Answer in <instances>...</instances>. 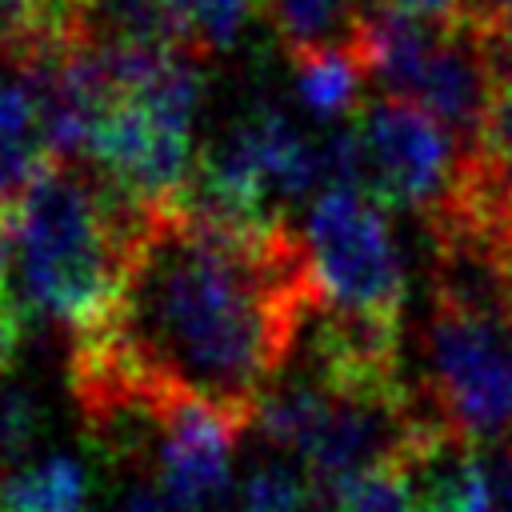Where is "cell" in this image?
<instances>
[{
    "mask_svg": "<svg viewBox=\"0 0 512 512\" xmlns=\"http://www.w3.org/2000/svg\"><path fill=\"white\" fill-rule=\"evenodd\" d=\"M504 8H512V0H472V20L492 16V12H504Z\"/></svg>",
    "mask_w": 512,
    "mask_h": 512,
    "instance_id": "cell-22",
    "label": "cell"
},
{
    "mask_svg": "<svg viewBox=\"0 0 512 512\" xmlns=\"http://www.w3.org/2000/svg\"><path fill=\"white\" fill-rule=\"evenodd\" d=\"M316 300L308 244L284 220L236 224L184 200L148 204L116 288L72 328L80 412L196 404L248 428Z\"/></svg>",
    "mask_w": 512,
    "mask_h": 512,
    "instance_id": "cell-1",
    "label": "cell"
},
{
    "mask_svg": "<svg viewBox=\"0 0 512 512\" xmlns=\"http://www.w3.org/2000/svg\"><path fill=\"white\" fill-rule=\"evenodd\" d=\"M488 464V492H492V512H512V448H496L484 456Z\"/></svg>",
    "mask_w": 512,
    "mask_h": 512,
    "instance_id": "cell-21",
    "label": "cell"
},
{
    "mask_svg": "<svg viewBox=\"0 0 512 512\" xmlns=\"http://www.w3.org/2000/svg\"><path fill=\"white\" fill-rule=\"evenodd\" d=\"M416 512H492L488 464L472 436L448 424H424L396 456Z\"/></svg>",
    "mask_w": 512,
    "mask_h": 512,
    "instance_id": "cell-8",
    "label": "cell"
},
{
    "mask_svg": "<svg viewBox=\"0 0 512 512\" xmlns=\"http://www.w3.org/2000/svg\"><path fill=\"white\" fill-rule=\"evenodd\" d=\"M240 428L196 404H168L152 452V480L196 512H216L232 496V440Z\"/></svg>",
    "mask_w": 512,
    "mask_h": 512,
    "instance_id": "cell-7",
    "label": "cell"
},
{
    "mask_svg": "<svg viewBox=\"0 0 512 512\" xmlns=\"http://www.w3.org/2000/svg\"><path fill=\"white\" fill-rule=\"evenodd\" d=\"M504 276H508V292H512V240L504 248Z\"/></svg>",
    "mask_w": 512,
    "mask_h": 512,
    "instance_id": "cell-23",
    "label": "cell"
},
{
    "mask_svg": "<svg viewBox=\"0 0 512 512\" xmlns=\"http://www.w3.org/2000/svg\"><path fill=\"white\" fill-rule=\"evenodd\" d=\"M308 496H312V488H308L304 472H292L280 460L252 468L244 476V484L232 492L236 508H244V512H304Z\"/></svg>",
    "mask_w": 512,
    "mask_h": 512,
    "instance_id": "cell-14",
    "label": "cell"
},
{
    "mask_svg": "<svg viewBox=\"0 0 512 512\" xmlns=\"http://www.w3.org/2000/svg\"><path fill=\"white\" fill-rule=\"evenodd\" d=\"M256 4H264V0H176L180 28H184V48L196 60L228 52L240 40Z\"/></svg>",
    "mask_w": 512,
    "mask_h": 512,
    "instance_id": "cell-13",
    "label": "cell"
},
{
    "mask_svg": "<svg viewBox=\"0 0 512 512\" xmlns=\"http://www.w3.org/2000/svg\"><path fill=\"white\" fill-rule=\"evenodd\" d=\"M336 512H416L396 464H380L336 492Z\"/></svg>",
    "mask_w": 512,
    "mask_h": 512,
    "instance_id": "cell-16",
    "label": "cell"
},
{
    "mask_svg": "<svg viewBox=\"0 0 512 512\" xmlns=\"http://www.w3.org/2000/svg\"><path fill=\"white\" fill-rule=\"evenodd\" d=\"M264 8L292 60L332 52L364 60L368 32L388 8V0H264Z\"/></svg>",
    "mask_w": 512,
    "mask_h": 512,
    "instance_id": "cell-9",
    "label": "cell"
},
{
    "mask_svg": "<svg viewBox=\"0 0 512 512\" xmlns=\"http://www.w3.org/2000/svg\"><path fill=\"white\" fill-rule=\"evenodd\" d=\"M304 244L320 304L376 324H400L404 260L384 204L356 184L328 188L312 200Z\"/></svg>",
    "mask_w": 512,
    "mask_h": 512,
    "instance_id": "cell-5",
    "label": "cell"
},
{
    "mask_svg": "<svg viewBox=\"0 0 512 512\" xmlns=\"http://www.w3.org/2000/svg\"><path fill=\"white\" fill-rule=\"evenodd\" d=\"M88 472L64 452L28 456L0 472V512H84Z\"/></svg>",
    "mask_w": 512,
    "mask_h": 512,
    "instance_id": "cell-11",
    "label": "cell"
},
{
    "mask_svg": "<svg viewBox=\"0 0 512 512\" xmlns=\"http://www.w3.org/2000/svg\"><path fill=\"white\" fill-rule=\"evenodd\" d=\"M392 12L420 16V20H468L472 0H388Z\"/></svg>",
    "mask_w": 512,
    "mask_h": 512,
    "instance_id": "cell-20",
    "label": "cell"
},
{
    "mask_svg": "<svg viewBox=\"0 0 512 512\" xmlns=\"http://www.w3.org/2000/svg\"><path fill=\"white\" fill-rule=\"evenodd\" d=\"M40 432H44L40 400L20 384L0 380V472L24 464L36 452Z\"/></svg>",
    "mask_w": 512,
    "mask_h": 512,
    "instance_id": "cell-15",
    "label": "cell"
},
{
    "mask_svg": "<svg viewBox=\"0 0 512 512\" xmlns=\"http://www.w3.org/2000/svg\"><path fill=\"white\" fill-rule=\"evenodd\" d=\"M364 60L368 80H376L384 96L412 100L436 116L464 148H476L496 100V84L480 56L472 16L420 20L384 8L368 32Z\"/></svg>",
    "mask_w": 512,
    "mask_h": 512,
    "instance_id": "cell-4",
    "label": "cell"
},
{
    "mask_svg": "<svg viewBox=\"0 0 512 512\" xmlns=\"http://www.w3.org/2000/svg\"><path fill=\"white\" fill-rule=\"evenodd\" d=\"M292 64H296V96L312 116L336 120V116H352L364 104L368 64L360 56L332 52V56H308Z\"/></svg>",
    "mask_w": 512,
    "mask_h": 512,
    "instance_id": "cell-12",
    "label": "cell"
},
{
    "mask_svg": "<svg viewBox=\"0 0 512 512\" xmlns=\"http://www.w3.org/2000/svg\"><path fill=\"white\" fill-rule=\"evenodd\" d=\"M472 28L496 92H512V8L472 20Z\"/></svg>",
    "mask_w": 512,
    "mask_h": 512,
    "instance_id": "cell-17",
    "label": "cell"
},
{
    "mask_svg": "<svg viewBox=\"0 0 512 512\" xmlns=\"http://www.w3.org/2000/svg\"><path fill=\"white\" fill-rule=\"evenodd\" d=\"M52 160H60L48 116L20 72L0 80V208H8Z\"/></svg>",
    "mask_w": 512,
    "mask_h": 512,
    "instance_id": "cell-10",
    "label": "cell"
},
{
    "mask_svg": "<svg viewBox=\"0 0 512 512\" xmlns=\"http://www.w3.org/2000/svg\"><path fill=\"white\" fill-rule=\"evenodd\" d=\"M476 148L488 152L492 160H500V164L512 172V92H496Z\"/></svg>",
    "mask_w": 512,
    "mask_h": 512,
    "instance_id": "cell-18",
    "label": "cell"
},
{
    "mask_svg": "<svg viewBox=\"0 0 512 512\" xmlns=\"http://www.w3.org/2000/svg\"><path fill=\"white\" fill-rule=\"evenodd\" d=\"M360 188L384 208H420L424 216L448 196L468 148L424 108L400 96H372L352 112Z\"/></svg>",
    "mask_w": 512,
    "mask_h": 512,
    "instance_id": "cell-6",
    "label": "cell"
},
{
    "mask_svg": "<svg viewBox=\"0 0 512 512\" xmlns=\"http://www.w3.org/2000/svg\"><path fill=\"white\" fill-rule=\"evenodd\" d=\"M144 212L92 160H52L0 208V312L24 336L88 320L116 288Z\"/></svg>",
    "mask_w": 512,
    "mask_h": 512,
    "instance_id": "cell-2",
    "label": "cell"
},
{
    "mask_svg": "<svg viewBox=\"0 0 512 512\" xmlns=\"http://www.w3.org/2000/svg\"><path fill=\"white\" fill-rule=\"evenodd\" d=\"M420 412L480 440L512 436V312L432 296L420 328Z\"/></svg>",
    "mask_w": 512,
    "mask_h": 512,
    "instance_id": "cell-3",
    "label": "cell"
},
{
    "mask_svg": "<svg viewBox=\"0 0 512 512\" xmlns=\"http://www.w3.org/2000/svg\"><path fill=\"white\" fill-rule=\"evenodd\" d=\"M120 512H196V508H188L184 500H176L160 480H152V476H140L128 492H124V500H120Z\"/></svg>",
    "mask_w": 512,
    "mask_h": 512,
    "instance_id": "cell-19",
    "label": "cell"
}]
</instances>
